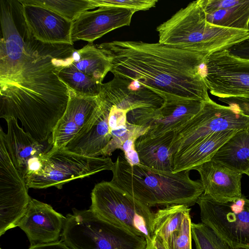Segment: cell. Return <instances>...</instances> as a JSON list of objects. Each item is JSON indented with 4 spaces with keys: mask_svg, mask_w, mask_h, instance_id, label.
I'll return each instance as SVG.
<instances>
[{
    "mask_svg": "<svg viewBox=\"0 0 249 249\" xmlns=\"http://www.w3.org/2000/svg\"><path fill=\"white\" fill-rule=\"evenodd\" d=\"M99 95L127 112L139 108H160L164 103L162 97L138 81L119 76L102 83Z\"/></svg>",
    "mask_w": 249,
    "mask_h": 249,
    "instance_id": "cell-16",
    "label": "cell"
},
{
    "mask_svg": "<svg viewBox=\"0 0 249 249\" xmlns=\"http://www.w3.org/2000/svg\"><path fill=\"white\" fill-rule=\"evenodd\" d=\"M66 217L45 203L31 198L18 226L26 233L31 246L58 241Z\"/></svg>",
    "mask_w": 249,
    "mask_h": 249,
    "instance_id": "cell-14",
    "label": "cell"
},
{
    "mask_svg": "<svg viewBox=\"0 0 249 249\" xmlns=\"http://www.w3.org/2000/svg\"><path fill=\"white\" fill-rule=\"evenodd\" d=\"M190 210L185 205H174L159 209L154 213L153 235L160 237L166 244L172 234L179 229Z\"/></svg>",
    "mask_w": 249,
    "mask_h": 249,
    "instance_id": "cell-25",
    "label": "cell"
},
{
    "mask_svg": "<svg viewBox=\"0 0 249 249\" xmlns=\"http://www.w3.org/2000/svg\"><path fill=\"white\" fill-rule=\"evenodd\" d=\"M21 4L26 24L36 40L46 43L73 44L71 37L73 22L45 7Z\"/></svg>",
    "mask_w": 249,
    "mask_h": 249,
    "instance_id": "cell-17",
    "label": "cell"
},
{
    "mask_svg": "<svg viewBox=\"0 0 249 249\" xmlns=\"http://www.w3.org/2000/svg\"><path fill=\"white\" fill-rule=\"evenodd\" d=\"M69 93L67 108L52 134L53 148H64L69 142L79 137L97 113V96L82 97L70 89Z\"/></svg>",
    "mask_w": 249,
    "mask_h": 249,
    "instance_id": "cell-15",
    "label": "cell"
},
{
    "mask_svg": "<svg viewBox=\"0 0 249 249\" xmlns=\"http://www.w3.org/2000/svg\"><path fill=\"white\" fill-rule=\"evenodd\" d=\"M96 7L112 6L132 10L145 11L155 7L157 0H92Z\"/></svg>",
    "mask_w": 249,
    "mask_h": 249,
    "instance_id": "cell-31",
    "label": "cell"
},
{
    "mask_svg": "<svg viewBox=\"0 0 249 249\" xmlns=\"http://www.w3.org/2000/svg\"><path fill=\"white\" fill-rule=\"evenodd\" d=\"M61 241L71 249H145L144 237L112 224L91 210L73 209L66 217Z\"/></svg>",
    "mask_w": 249,
    "mask_h": 249,
    "instance_id": "cell-6",
    "label": "cell"
},
{
    "mask_svg": "<svg viewBox=\"0 0 249 249\" xmlns=\"http://www.w3.org/2000/svg\"><path fill=\"white\" fill-rule=\"evenodd\" d=\"M114 162L108 157H91L65 148H52L31 160L23 178L28 188L58 189L66 183L105 170L112 171Z\"/></svg>",
    "mask_w": 249,
    "mask_h": 249,
    "instance_id": "cell-5",
    "label": "cell"
},
{
    "mask_svg": "<svg viewBox=\"0 0 249 249\" xmlns=\"http://www.w3.org/2000/svg\"><path fill=\"white\" fill-rule=\"evenodd\" d=\"M109 59L114 76L138 81L164 101H208L207 56L158 43L113 41L96 45Z\"/></svg>",
    "mask_w": 249,
    "mask_h": 249,
    "instance_id": "cell-2",
    "label": "cell"
},
{
    "mask_svg": "<svg viewBox=\"0 0 249 249\" xmlns=\"http://www.w3.org/2000/svg\"><path fill=\"white\" fill-rule=\"evenodd\" d=\"M149 127L137 125L128 122L111 133V139L106 148L101 153V156H109L116 150L121 149L126 140L129 139L137 140L140 136L146 133Z\"/></svg>",
    "mask_w": 249,
    "mask_h": 249,
    "instance_id": "cell-29",
    "label": "cell"
},
{
    "mask_svg": "<svg viewBox=\"0 0 249 249\" xmlns=\"http://www.w3.org/2000/svg\"><path fill=\"white\" fill-rule=\"evenodd\" d=\"M110 181L143 204L151 207L196 203L204 190L200 180L190 178V171H160L141 163L131 165L124 153L114 162Z\"/></svg>",
    "mask_w": 249,
    "mask_h": 249,
    "instance_id": "cell-3",
    "label": "cell"
},
{
    "mask_svg": "<svg viewBox=\"0 0 249 249\" xmlns=\"http://www.w3.org/2000/svg\"><path fill=\"white\" fill-rule=\"evenodd\" d=\"M234 249H249V247H240Z\"/></svg>",
    "mask_w": 249,
    "mask_h": 249,
    "instance_id": "cell-36",
    "label": "cell"
},
{
    "mask_svg": "<svg viewBox=\"0 0 249 249\" xmlns=\"http://www.w3.org/2000/svg\"><path fill=\"white\" fill-rule=\"evenodd\" d=\"M211 160L247 174L249 172V127L238 130Z\"/></svg>",
    "mask_w": 249,
    "mask_h": 249,
    "instance_id": "cell-23",
    "label": "cell"
},
{
    "mask_svg": "<svg viewBox=\"0 0 249 249\" xmlns=\"http://www.w3.org/2000/svg\"><path fill=\"white\" fill-rule=\"evenodd\" d=\"M74 50L72 45L44 43L33 36L19 73L0 86V118L19 119L35 140L50 141L70 99L58 73L72 61Z\"/></svg>",
    "mask_w": 249,
    "mask_h": 249,
    "instance_id": "cell-1",
    "label": "cell"
},
{
    "mask_svg": "<svg viewBox=\"0 0 249 249\" xmlns=\"http://www.w3.org/2000/svg\"><path fill=\"white\" fill-rule=\"evenodd\" d=\"M21 3L33 4L47 8L73 22L82 14L96 8L92 0H19Z\"/></svg>",
    "mask_w": 249,
    "mask_h": 249,
    "instance_id": "cell-27",
    "label": "cell"
},
{
    "mask_svg": "<svg viewBox=\"0 0 249 249\" xmlns=\"http://www.w3.org/2000/svg\"><path fill=\"white\" fill-rule=\"evenodd\" d=\"M191 234L196 249H231L211 228L202 222H192Z\"/></svg>",
    "mask_w": 249,
    "mask_h": 249,
    "instance_id": "cell-28",
    "label": "cell"
},
{
    "mask_svg": "<svg viewBox=\"0 0 249 249\" xmlns=\"http://www.w3.org/2000/svg\"><path fill=\"white\" fill-rule=\"evenodd\" d=\"M71 63L80 71L100 83L111 69L108 57L96 45L90 43L81 49L74 50Z\"/></svg>",
    "mask_w": 249,
    "mask_h": 249,
    "instance_id": "cell-24",
    "label": "cell"
},
{
    "mask_svg": "<svg viewBox=\"0 0 249 249\" xmlns=\"http://www.w3.org/2000/svg\"><path fill=\"white\" fill-rule=\"evenodd\" d=\"M146 240L145 249H167L163 240L156 235H153L151 239Z\"/></svg>",
    "mask_w": 249,
    "mask_h": 249,
    "instance_id": "cell-34",
    "label": "cell"
},
{
    "mask_svg": "<svg viewBox=\"0 0 249 249\" xmlns=\"http://www.w3.org/2000/svg\"><path fill=\"white\" fill-rule=\"evenodd\" d=\"M191 219L190 213L184 218L178 230L169 237L167 249H192Z\"/></svg>",
    "mask_w": 249,
    "mask_h": 249,
    "instance_id": "cell-30",
    "label": "cell"
},
{
    "mask_svg": "<svg viewBox=\"0 0 249 249\" xmlns=\"http://www.w3.org/2000/svg\"><path fill=\"white\" fill-rule=\"evenodd\" d=\"M221 100L229 105L218 104L210 98L196 115L174 131V156L215 132L249 127V115L238 104Z\"/></svg>",
    "mask_w": 249,
    "mask_h": 249,
    "instance_id": "cell-8",
    "label": "cell"
},
{
    "mask_svg": "<svg viewBox=\"0 0 249 249\" xmlns=\"http://www.w3.org/2000/svg\"><path fill=\"white\" fill-rule=\"evenodd\" d=\"M246 175H247L249 177V172Z\"/></svg>",
    "mask_w": 249,
    "mask_h": 249,
    "instance_id": "cell-37",
    "label": "cell"
},
{
    "mask_svg": "<svg viewBox=\"0 0 249 249\" xmlns=\"http://www.w3.org/2000/svg\"><path fill=\"white\" fill-rule=\"evenodd\" d=\"M244 111L249 115V102L244 108Z\"/></svg>",
    "mask_w": 249,
    "mask_h": 249,
    "instance_id": "cell-35",
    "label": "cell"
},
{
    "mask_svg": "<svg viewBox=\"0 0 249 249\" xmlns=\"http://www.w3.org/2000/svg\"><path fill=\"white\" fill-rule=\"evenodd\" d=\"M201 3L210 23L249 30V0H201Z\"/></svg>",
    "mask_w": 249,
    "mask_h": 249,
    "instance_id": "cell-21",
    "label": "cell"
},
{
    "mask_svg": "<svg viewBox=\"0 0 249 249\" xmlns=\"http://www.w3.org/2000/svg\"><path fill=\"white\" fill-rule=\"evenodd\" d=\"M204 80L211 94L220 99H249V59L232 54L228 50L209 55Z\"/></svg>",
    "mask_w": 249,
    "mask_h": 249,
    "instance_id": "cell-10",
    "label": "cell"
},
{
    "mask_svg": "<svg viewBox=\"0 0 249 249\" xmlns=\"http://www.w3.org/2000/svg\"><path fill=\"white\" fill-rule=\"evenodd\" d=\"M91 199L89 209L100 218L146 240L151 239L154 213L150 207L111 181L96 184Z\"/></svg>",
    "mask_w": 249,
    "mask_h": 249,
    "instance_id": "cell-7",
    "label": "cell"
},
{
    "mask_svg": "<svg viewBox=\"0 0 249 249\" xmlns=\"http://www.w3.org/2000/svg\"><path fill=\"white\" fill-rule=\"evenodd\" d=\"M174 131H169L157 136L147 133L136 140L135 147L140 163L148 167L173 172V153L172 144Z\"/></svg>",
    "mask_w": 249,
    "mask_h": 249,
    "instance_id": "cell-20",
    "label": "cell"
},
{
    "mask_svg": "<svg viewBox=\"0 0 249 249\" xmlns=\"http://www.w3.org/2000/svg\"><path fill=\"white\" fill-rule=\"evenodd\" d=\"M201 222L211 228L231 249L249 247V199L219 202L203 193L196 201Z\"/></svg>",
    "mask_w": 249,
    "mask_h": 249,
    "instance_id": "cell-9",
    "label": "cell"
},
{
    "mask_svg": "<svg viewBox=\"0 0 249 249\" xmlns=\"http://www.w3.org/2000/svg\"><path fill=\"white\" fill-rule=\"evenodd\" d=\"M6 121L7 132L4 133L0 127V136L4 141L14 165L23 176L29 161L49 152L53 147L52 141H36L19 126L16 119L9 118Z\"/></svg>",
    "mask_w": 249,
    "mask_h": 249,
    "instance_id": "cell-19",
    "label": "cell"
},
{
    "mask_svg": "<svg viewBox=\"0 0 249 249\" xmlns=\"http://www.w3.org/2000/svg\"><path fill=\"white\" fill-rule=\"evenodd\" d=\"M70 62L59 71L60 79L76 95L82 97H97L100 91V83L78 70Z\"/></svg>",
    "mask_w": 249,
    "mask_h": 249,
    "instance_id": "cell-26",
    "label": "cell"
},
{
    "mask_svg": "<svg viewBox=\"0 0 249 249\" xmlns=\"http://www.w3.org/2000/svg\"><path fill=\"white\" fill-rule=\"evenodd\" d=\"M136 12L112 6H102L96 10L82 14L73 22L71 37L73 43L78 40L92 42L107 33L130 24Z\"/></svg>",
    "mask_w": 249,
    "mask_h": 249,
    "instance_id": "cell-13",
    "label": "cell"
},
{
    "mask_svg": "<svg viewBox=\"0 0 249 249\" xmlns=\"http://www.w3.org/2000/svg\"><path fill=\"white\" fill-rule=\"evenodd\" d=\"M21 174L0 136V235L18 227L31 199Z\"/></svg>",
    "mask_w": 249,
    "mask_h": 249,
    "instance_id": "cell-11",
    "label": "cell"
},
{
    "mask_svg": "<svg viewBox=\"0 0 249 249\" xmlns=\"http://www.w3.org/2000/svg\"><path fill=\"white\" fill-rule=\"evenodd\" d=\"M159 42L207 56L249 40V30L223 27L207 20L201 0L190 2L157 28Z\"/></svg>",
    "mask_w": 249,
    "mask_h": 249,
    "instance_id": "cell-4",
    "label": "cell"
},
{
    "mask_svg": "<svg viewBox=\"0 0 249 249\" xmlns=\"http://www.w3.org/2000/svg\"><path fill=\"white\" fill-rule=\"evenodd\" d=\"M238 130H226L213 133L173 157V172L190 171L212 160L218 150Z\"/></svg>",
    "mask_w": 249,
    "mask_h": 249,
    "instance_id": "cell-22",
    "label": "cell"
},
{
    "mask_svg": "<svg viewBox=\"0 0 249 249\" xmlns=\"http://www.w3.org/2000/svg\"><path fill=\"white\" fill-rule=\"evenodd\" d=\"M228 51L232 54L239 57L249 59V40L233 46Z\"/></svg>",
    "mask_w": 249,
    "mask_h": 249,
    "instance_id": "cell-32",
    "label": "cell"
},
{
    "mask_svg": "<svg viewBox=\"0 0 249 249\" xmlns=\"http://www.w3.org/2000/svg\"><path fill=\"white\" fill-rule=\"evenodd\" d=\"M205 102L198 100L164 101L160 108H139L127 113V120L132 124L149 127L146 132L157 136L174 131L196 115Z\"/></svg>",
    "mask_w": 249,
    "mask_h": 249,
    "instance_id": "cell-12",
    "label": "cell"
},
{
    "mask_svg": "<svg viewBox=\"0 0 249 249\" xmlns=\"http://www.w3.org/2000/svg\"><path fill=\"white\" fill-rule=\"evenodd\" d=\"M28 249H71L62 241L31 246Z\"/></svg>",
    "mask_w": 249,
    "mask_h": 249,
    "instance_id": "cell-33",
    "label": "cell"
},
{
    "mask_svg": "<svg viewBox=\"0 0 249 249\" xmlns=\"http://www.w3.org/2000/svg\"><path fill=\"white\" fill-rule=\"evenodd\" d=\"M199 174L203 193L219 202L241 198L242 174L212 160L196 167Z\"/></svg>",
    "mask_w": 249,
    "mask_h": 249,
    "instance_id": "cell-18",
    "label": "cell"
}]
</instances>
